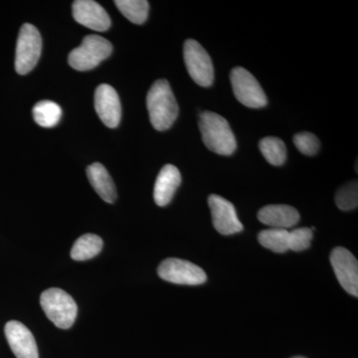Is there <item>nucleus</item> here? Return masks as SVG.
<instances>
[{
	"label": "nucleus",
	"instance_id": "obj_1",
	"mask_svg": "<svg viewBox=\"0 0 358 358\" xmlns=\"http://www.w3.org/2000/svg\"><path fill=\"white\" fill-rule=\"evenodd\" d=\"M147 107L150 122L157 131H166L173 126L178 119V105L166 80H157L150 87Z\"/></svg>",
	"mask_w": 358,
	"mask_h": 358
},
{
	"label": "nucleus",
	"instance_id": "obj_2",
	"mask_svg": "<svg viewBox=\"0 0 358 358\" xmlns=\"http://www.w3.org/2000/svg\"><path fill=\"white\" fill-rule=\"evenodd\" d=\"M199 129L202 141L208 150L221 155H231L236 150L234 134L227 120L212 112L200 115Z\"/></svg>",
	"mask_w": 358,
	"mask_h": 358
},
{
	"label": "nucleus",
	"instance_id": "obj_3",
	"mask_svg": "<svg viewBox=\"0 0 358 358\" xmlns=\"http://www.w3.org/2000/svg\"><path fill=\"white\" fill-rule=\"evenodd\" d=\"M40 305L45 315L59 329H68L76 320L78 307L76 301L63 289H46L40 296Z\"/></svg>",
	"mask_w": 358,
	"mask_h": 358
},
{
	"label": "nucleus",
	"instance_id": "obj_4",
	"mask_svg": "<svg viewBox=\"0 0 358 358\" xmlns=\"http://www.w3.org/2000/svg\"><path fill=\"white\" fill-rule=\"evenodd\" d=\"M112 52L113 45L109 40L98 35H87L82 44L71 51L68 62L73 69L89 71L109 58Z\"/></svg>",
	"mask_w": 358,
	"mask_h": 358
},
{
	"label": "nucleus",
	"instance_id": "obj_5",
	"mask_svg": "<svg viewBox=\"0 0 358 358\" xmlns=\"http://www.w3.org/2000/svg\"><path fill=\"white\" fill-rule=\"evenodd\" d=\"M42 52V38L34 25L25 23L20 28L15 52V70L26 75L34 69Z\"/></svg>",
	"mask_w": 358,
	"mask_h": 358
},
{
	"label": "nucleus",
	"instance_id": "obj_6",
	"mask_svg": "<svg viewBox=\"0 0 358 358\" xmlns=\"http://www.w3.org/2000/svg\"><path fill=\"white\" fill-rule=\"evenodd\" d=\"M183 57L186 69L195 83L202 87L213 84L214 68L210 56L196 40H186Z\"/></svg>",
	"mask_w": 358,
	"mask_h": 358
},
{
	"label": "nucleus",
	"instance_id": "obj_7",
	"mask_svg": "<svg viewBox=\"0 0 358 358\" xmlns=\"http://www.w3.org/2000/svg\"><path fill=\"white\" fill-rule=\"evenodd\" d=\"M231 85L240 103L252 109H259L267 105V96L256 78L242 67L231 71Z\"/></svg>",
	"mask_w": 358,
	"mask_h": 358
},
{
	"label": "nucleus",
	"instance_id": "obj_8",
	"mask_svg": "<svg viewBox=\"0 0 358 358\" xmlns=\"http://www.w3.org/2000/svg\"><path fill=\"white\" fill-rule=\"evenodd\" d=\"M157 274L164 281L178 285L197 286L207 281L206 273L189 261L169 258L162 261L157 268Z\"/></svg>",
	"mask_w": 358,
	"mask_h": 358
},
{
	"label": "nucleus",
	"instance_id": "obj_9",
	"mask_svg": "<svg viewBox=\"0 0 358 358\" xmlns=\"http://www.w3.org/2000/svg\"><path fill=\"white\" fill-rule=\"evenodd\" d=\"M331 263L336 279L346 293L358 296V263L352 252L343 247L334 249L331 254Z\"/></svg>",
	"mask_w": 358,
	"mask_h": 358
},
{
	"label": "nucleus",
	"instance_id": "obj_10",
	"mask_svg": "<svg viewBox=\"0 0 358 358\" xmlns=\"http://www.w3.org/2000/svg\"><path fill=\"white\" fill-rule=\"evenodd\" d=\"M208 205L214 227L220 234L227 236L243 231V224L238 218L234 205L227 199L212 194L208 197Z\"/></svg>",
	"mask_w": 358,
	"mask_h": 358
},
{
	"label": "nucleus",
	"instance_id": "obj_11",
	"mask_svg": "<svg viewBox=\"0 0 358 358\" xmlns=\"http://www.w3.org/2000/svg\"><path fill=\"white\" fill-rule=\"evenodd\" d=\"M95 109L101 121L108 128L119 126L122 117V106L117 91L108 84H102L96 89Z\"/></svg>",
	"mask_w": 358,
	"mask_h": 358
},
{
	"label": "nucleus",
	"instance_id": "obj_12",
	"mask_svg": "<svg viewBox=\"0 0 358 358\" xmlns=\"http://www.w3.org/2000/svg\"><path fill=\"white\" fill-rule=\"evenodd\" d=\"M4 333L11 350L17 358H39L38 348L31 331L16 320L7 322Z\"/></svg>",
	"mask_w": 358,
	"mask_h": 358
},
{
	"label": "nucleus",
	"instance_id": "obj_13",
	"mask_svg": "<svg viewBox=\"0 0 358 358\" xmlns=\"http://www.w3.org/2000/svg\"><path fill=\"white\" fill-rule=\"evenodd\" d=\"M73 17L79 24L95 31H106L112 23L107 11L93 0L75 1L73 3Z\"/></svg>",
	"mask_w": 358,
	"mask_h": 358
},
{
	"label": "nucleus",
	"instance_id": "obj_14",
	"mask_svg": "<svg viewBox=\"0 0 358 358\" xmlns=\"http://www.w3.org/2000/svg\"><path fill=\"white\" fill-rule=\"evenodd\" d=\"M258 219L270 227L287 230L299 223L300 213L289 205H268L258 212Z\"/></svg>",
	"mask_w": 358,
	"mask_h": 358
},
{
	"label": "nucleus",
	"instance_id": "obj_15",
	"mask_svg": "<svg viewBox=\"0 0 358 358\" xmlns=\"http://www.w3.org/2000/svg\"><path fill=\"white\" fill-rule=\"evenodd\" d=\"M181 183V174L178 167L166 164L162 167L155 180L154 199L159 206H166L173 199L174 193Z\"/></svg>",
	"mask_w": 358,
	"mask_h": 358
},
{
	"label": "nucleus",
	"instance_id": "obj_16",
	"mask_svg": "<svg viewBox=\"0 0 358 358\" xmlns=\"http://www.w3.org/2000/svg\"><path fill=\"white\" fill-rule=\"evenodd\" d=\"M87 176L101 199L108 203H114L117 199V189L106 167L100 162H95L87 169Z\"/></svg>",
	"mask_w": 358,
	"mask_h": 358
},
{
	"label": "nucleus",
	"instance_id": "obj_17",
	"mask_svg": "<svg viewBox=\"0 0 358 358\" xmlns=\"http://www.w3.org/2000/svg\"><path fill=\"white\" fill-rule=\"evenodd\" d=\"M102 238L95 234H85L78 238L71 249V258L75 261H86L99 255L103 249Z\"/></svg>",
	"mask_w": 358,
	"mask_h": 358
},
{
	"label": "nucleus",
	"instance_id": "obj_18",
	"mask_svg": "<svg viewBox=\"0 0 358 358\" xmlns=\"http://www.w3.org/2000/svg\"><path fill=\"white\" fill-rule=\"evenodd\" d=\"M62 109L52 101H41L33 108V119L43 128H52L60 122Z\"/></svg>",
	"mask_w": 358,
	"mask_h": 358
},
{
	"label": "nucleus",
	"instance_id": "obj_19",
	"mask_svg": "<svg viewBox=\"0 0 358 358\" xmlns=\"http://www.w3.org/2000/svg\"><path fill=\"white\" fill-rule=\"evenodd\" d=\"M258 240L263 247L275 253H285L289 250V231L286 229L271 228L261 231Z\"/></svg>",
	"mask_w": 358,
	"mask_h": 358
},
{
	"label": "nucleus",
	"instance_id": "obj_20",
	"mask_svg": "<svg viewBox=\"0 0 358 358\" xmlns=\"http://www.w3.org/2000/svg\"><path fill=\"white\" fill-rule=\"evenodd\" d=\"M115 4L122 15L134 24H143L147 20L150 10L147 0H115Z\"/></svg>",
	"mask_w": 358,
	"mask_h": 358
},
{
	"label": "nucleus",
	"instance_id": "obj_21",
	"mask_svg": "<svg viewBox=\"0 0 358 358\" xmlns=\"http://www.w3.org/2000/svg\"><path fill=\"white\" fill-rule=\"evenodd\" d=\"M259 148L264 157L272 166H280L286 162V145L281 138H274V136L264 138L259 143Z\"/></svg>",
	"mask_w": 358,
	"mask_h": 358
},
{
	"label": "nucleus",
	"instance_id": "obj_22",
	"mask_svg": "<svg viewBox=\"0 0 358 358\" xmlns=\"http://www.w3.org/2000/svg\"><path fill=\"white\" fill-rule=\"evenodd\" d=\"M336 203L341 210L350 211L358 206V185L357 180L346 183L336 194Z\"/></svg>",
	"mask_w": 358,
	"mask_h": 358
},
{
	"label": "nucleus",
	"instance_id": "obj_23",
	"mask_svg": "<svg viewBox=\"0 0 358 358\" xmlns=\"http://www.w3.org/2000/svg\"><path fill=\"white\" fill-rule=\"evenodd\" d=\"M294 143L301 154L305 155H317L320 148L317 136L308 131L296 134L294 136Z\"/></svg>",
	"mask_w": 358,
	"mask_h": 358
},
{
	"label": "nucleus",
	"instance_id": "obj_24",
	"mask_svg": "<svg viewBox=\"0 0 358 358\" xmlns=\"http://www.w3.org/2000/svg\"><path fill=\"white\" fill-rule=\"evenodd\" d=\"M313 235V231L310 228H296L289 231V250L301 252L310 248Z\"/></svg>",
	"mask_w": 358,
	"mask_h": 358
},
{
	"label": "nucleus",
	"instance_id": "obj_25",
	"mask_svg": "<svg viewBox=\"0 0 358 358\" xmlns=\"http://www.w3.org/2000/svg\"><path fill=\"white\" fill-rule=\"evenodd\" d=\"M293 358H306V357H293Z\"/></svg>",
	"mask_w": 358,
	"mask_h": 358
}]
</instances>
